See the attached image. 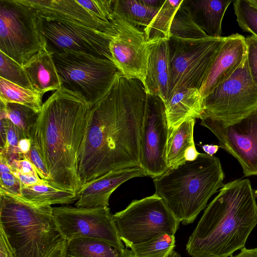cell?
<instances>
[{
	"label": "cell",
	"instance_id": "1",
	"mask_svg": "<svg viewBox=\"0 0 257 257\" xmlns=\"http://www.w3.org/2000/svg\"><path fill=\"white\" fill-rule=\"evenodd\" d=\"M147 95L141 80L121 76L91 107L78 160L81 188L110 171L140 166Z\"/></svg>",
	"mask_w": 257,
	"mask_h": 257
},
{
	"label": "cell",
	"instance_id": "2",
	"mask_svg": "<svg viewBox=\"0 0 257 257\" xmlns=\"http://www.w3.org/2000/svg\"><path fill=\"white\" fill-rule=\"evenodd\" d=\"M91 106L61 87L43 103L31 137L47 169L49 185L78 194V160Z\"/></svg>",
	"mask_w": 257,
	"mask_h": 257
},
{
	"label": "cell",
	"instance_id": "3",
	"mask_svg": "<svg viewBox=\"0 0 257 257\" xmlns=\"http://www.w3.org/2000/svg\"><path fill=\"white\" fill-rule=\"evenodd\" d=\"M257 225V204L248 179L224 185L189 236L191 257H228L245 246Z\"/></svg>",
	"mask_w": 257,
	"mask_h": 257
},
{
	"label": "cell",
	"instance_id": "4",
	"mask_svg": "<svg viewBox=\"0 0 257 257\" xmlns=\"http://www.w3.org/2000/svg\"><path fill=\"white\" fill-rule=\"evenodd\" d=\"M0 229L14 257H67L68 240L58 229L51 206L0 193Z\"/></svg>",
	"mask_w": 257,
	"mask_h": 257
},
{
	"label": "cell",
	"instance_id": "5",
	"mask_svg": "<svg viewBox=\"0 0 257 257\" xmlns=\"http://www.w3.org/2000/svg\"><path fill=\"white\" fill-rule=\"evenodd\" d=\"M224 174L219 159L200 153L154 178L156 194L167 204L183 225L192 223L207 205L209 199L222 188Z\"/></svg>",
	"mask_w": 257,
	"mask_h": 257
},
{
	"label": "cell",
	"instance_id": "6",
	"mask_svg": "<svg viewBox=\"0 0 257 257\" xmlns=\"http://www.w3.org/2000/svg\"><path fill=\"white\" fill-rule=\"evenodd\" d=\"M62 88L81 96L91 107L122 76L113 61L71 50L52 54Z\"/></svg>",
	"mask_w": 257,
	"mask_h": 257
},
{
	"label": "cell",
	"instance_id": "7",
	"mask_svg": "<svg viewBox=\"0 0 257 257\" xmlns=\"http://www.w3.org/2000/svg\"><path fill=\"white\" fill-rule=\"evenodd\" d=\"M120 239L128 248L163 234L175 235L180 222L157 194L133 200L114 214Z\"/></svg>",
	"mask_w": 257,
	"mask_h": 257
},
{
	"label": "cell",
	"instance_id": "8",
	"mask_svg": "<svg viewBox=\"0 0 257 257\" xmlns=\"http://www.w3.org/2000/svg\"><path fill=\"white\" fill-rule=\"evenodd\" d=\"M44 47L35 10L21 0H0V51L23 66Z\"/></svg>",
	"mask_w": 257,
	"mask_h": 257
},
{
	"label": "cell",
	"instance_id": "9",
	"mask_svg": "<svg viewBox=\"0 0 257 257\" xmlns=\"http://www.w3.org/2000/svg\"><path fill=\"white\" fill-rule=\"evenodd\" d=\"M226 37L200 39L170 37L172 83L169 96L183 88L200 90Z\"/></svg>",
	"mask_w": 257,
	"mask_h": 257
},
{
	"label": "cell",
	"instance_id": "10",
	"mask_svg": "<svg viewBox=\"0 0 257 257\" xmlns=\"http://www.w3.org/2000/svg\"><path fill=\"white\" fill-rule=\"evenodd\" d=\"M257 108V85L250 76L246 56L240 66L202 99L200 117L224 122L237 121Z\"/></svg>",
	"mask_w": 257,
	"mask_h": 257
},
{
	"label": "cell",
	"instance_id": "11",
	"mask_svg": "<svg viewBox=\"0 0 257 257\" xmlns=\"http://www.w3.org/2000/svg\"><path fill=\"white\" fill-rule=\"evenodd\" d=\"M59 230L68 241L75 238H92L124 249L114 218L108 207L81 208L69 206L52 207Z\"/></svg>",
	"mask_w": 257,
	"mask_h": 257
},
{
	"label": "cell",
	"instance_id": "12",
	"mask_svg": "<svg viewBox=\"0 0 257 257\" xmlns=\"http://www.w3.org/2000/svg\"><path fill=\"white\" fill-rule=\"evenodd\" d=\"M39 25L45 47L52 54L71 50L112 61L109 44L113 36L82 26L48 20L40 16Z\"/></svg>",
	"mask_w": 257,
	"mask_h": 257
},
{
	"label": "cell",
	"instance_id": "13",
	"mask_svg": "<svg viewBox=\"0 0 257 257\" xmlns=\"http://www.w3.org/2000/svg\"><path fill=\"white\" fill-rule=\"evenodd\" d=\"M200 119V124L216 136L219 147L239 162L244 176L257 175V108L231 123L210 117Z\"/></svg>",
	"mask_w": 257,
	"mask_h": 257
},
{
	"label": "cell",
	"instance_id": "14",
	"mask_svg": "<svg viewBox=\"0 0 257 257\" xmlns=\"http://www.w3.org/2000/svg\"><path fill=\"white\" fill-rule=\"evenodd\" d=\"M169 130L163 100L147 93L141 134L140 167L146 176L159 177L169 170L167 147Z\"/></svg>",
	"mask_w": 257,
	"mask_h": 257
},
{
	"label": "cell",
	"instance_id": "15",
	"mask_svg": "<svg viewBox=\"0 0 257 257\" xmlns=\"http://www.w3.org/2000/svg\"><path fill=\"white\" fill-rule=\"evenodd\" d=\"M112 23L116 32L109 44L113 62L123 77L144 84L150 55L144 32L114 13Z\"/></svg>",
	"mask_w": 257,
	"mask_h": 257
},
{
	"label": "cell",
	"instance_id": "16",
	"mask_svg": "<svg viewBox=\"0 0 257 257\" xmlns=\"http://www.w3.org/2000/svg\"><path fill=\"white\" fill-rule=\"evenodd\" d=\"M34 9L40 17L48 20L72 23L107 34L116 32L112 23L92 16L76 0H21Z\"/></svg>",
	"mask_w": 257,
	"mask_h": 257
},
{
	"label": "cell",
	"instance_id": "17",
	"mask_svg": "<svg viewBox=\"0 0 257 257\" xmlns=\"http://www.w3.org/2000/svg\"><path fill=\"white\" fill-rule=\"evenodd\" d=\"M146 176L140 166L110 171L92 180L81 188L75 206L81 208L108 207L112 192L125 181Z\"/></svg>",
	"mask_w": 257,
	"mask_h": 257
},
{
	"label": "cell",
	"instance_id": "18",
	"mask_svg": "<svg viewBox=\"0 0 257 257\" xmlns=\"http://www.w3.org/2000/svg\"><path fill=\"white\" fill-rule=\"evenodd\" d=\"M246 56L245 38L238 34L226 37L200 89L202 98L227 79Z\"/></svg>",
	"mask_w": 257,
	"mask_h": 257
},
{
	"label": "cell",
	"instance_id": "19",
	"mask_svg": "<svg viewBox=\"0 0 257 257\" xmlns=\"http://www.w3.org/2000/svg\"><path fill=\"white\" fill-rule=\"evenodd\" d=\"M148 59L145 88L147 93L160 97L165 103L172 83V69L168 39L148 42Z\"/></svg>",
	"mask_w": 257,
	"mask_h": 257
},
{
	"label": "cell",
	"instance_id": "20",
	"mask_svg": "<svg viewBox=\"0 0 257 257\" xmlns=\"http://www.w3.org/2000/svg\"><path fill=\"white\" fill-rule=\"evenodd\" d=\"M32 90L43 95L58 90L62 84L52 54L46 47L31 57L23 66Z\"/></svg>",
	"mask_w": 257,
	"mask_h": 257
},
{
	"label": "cell",
	"instance_id": "21",
	"mask_svg": "<svg viewBox=\"0 0 257 257\" xmlns=\"http://www.w3.org/2000/svg\"><path fill=\"white\" fill-rule=\"evenodd\" d=\"M202 97L195 88L175 90L164 103L169 130L192 118H200L202 113Z\"/></svg>",
	"mask_w": 257,
	"mask_h": 257
},
{
	"label": "cell",
	"instance_id": "22",
	"mask_svg": "<svg viewBox=\"0 0 257 257\" xmlns=\"http://www.w3.org/2000/svg\"><path fill=\"white\" fill-rule=\"evenodd\" d=\"M231 1L183 0L181 6L189 12L196 24L208 36L221 37V24Z\"/></svg>",
	"mask_w": 257,
	"mask_h": 257
},
{
	"label": "cell",
	"instance_id": "23",
	"mask_svg": "<svg viewBox=\"0 0 257 257\" xmlns=\"http://www.w3.org/2000/svg\"><path fill=\"white\" fill-rule=\"evenodd\" d=\"M195 119H189L169 130L167 147V163L169 169L175 168L186 161L187 149L195 145L193 132Z\"/></svg>",
	"mask_w": 257,
	"mask_h": 257
},
{
	"label": "cell",
	"instance_id": "24",
	"mask_svg": "<svg viewBox=\"0 0 257 257\" xmlns=\"http://www.w3.org/2000/svg\"><path fill=\"white\" fill-rule=\"evenodd\" d=\"M67 257H130V250L100 239L78 237L68 241Z\"/></svg>",
	"mask_w": 257,
	"mask_h": 257
},
{
	"label": "cell",
	"instance_id": "25",
	"mask_svg": "<svg viewBox=\"0 0 257 257\" xmlns=\"http://www.w3.org/2000/svg\"><path fill=\"white\" fill-rule=\"evenodd\" d=\"M19 197L32 203L51 206L72 203L78 200L79 195L49 184H36L22 187Z\"/></svg>",
	"mask_w": 257,
	"mask_h": 257
},
{
	"label": "cell",
	"instance_id": "26",
	"mask_svg": "<svg viewBox=\"0 0 257 257\" xmlns=\"http://www.w3.org/2000/svg\"><path fill=\"white\" fill-rule=\"evenodd\" d=\"M160 9L148 5L144 0H113V3L114 14L143 32Z\"/></svg>",
	"mask_w": 257,
	"mask_h": 257
},
{
	"label": "cell",
	"instance_id": "27",
	"mask_svg": "<svg viewBox=\"0 0 257 257\" xmlns=\"http://www.w3.org/2000/svg\"><path fill=\"white\" fill-rule=\"evenodd\" d=\"M183 0L165 1L144 32L148 42L170 38L173 18Z\"/></svg>",
	"mask_w": 257,
	"mask_h": 257
},
{
	"label": "cell",
	"instance_id": "28",
	"mask_svg": "<svg viewBox=\"0 0 257 257\" xmlns=\"http://www.w3.org/2000/svg\"><path fill=\"white\" fill-rule=\"evenodd\" d=\"M37 91L26 88L0 77V99L4 103H17L40 112L43 104Z\"/></svg>",
	"mask_w": 257,
	"mask_h": 257
},
{
	"label": "cell",
	"instance_id": "29",
	"mask_svg": "<svg viewBox=\"0 0 257 257\" xmlns=\"http://www.w3.org/2000/svg\"><path fill=\"white\" fill-rule=\"evenodd\" d=\"M175 247V235L163 234L130 245V257H167Z\"/></svg>",
	"mask_w": 257,
	"mask_h": 257
},
{
	"label": "cell",
	"instance_id": "30",
	"mask_svg": "<svg viewBox=\"0 0 257 257\" xmlns=\"http://www.w3.org/2000/svg\"><path fill=\"white\" fill-rule=\"evenodd\" d=\"M4 104L8 118L19 128L26 138L31 139L40 112L17 103Z\"/></svg>",
	"mask_w": 257,
	"mask_h": 257
},
{
	"label": "cell",
	"instance_id": "31",
	"mask_svg": "<svg viewBox=\"0 0 257 257\" xmlns=\"http://www.w3.org/2000/svg\"><path fill=\"white\" fill-rule=\"evenodd\" d=\"M208 36L193 21L188 11L181 5L173 18L170 37L195 39Z\"/></svg>",
	"mask_w": 257,
	"mask_h": 257
},
{
	"label": "cell",
	"instance_id": "32",
	"mask_svg": "<svg viewBox=\"0 0 257 257\" xmlns=\"http://www.w3.org/2000/svg\"><path fill=\"white\" fill-rule=\"evenodd\" d=\"M233 8L240 28L257 38V7L250 0H237Z\"/></svg>",
	"mask_w": 257,
	"mask_h": 257
},
{
	"label": "cell",
	"instance_id": "33",
	"mask_svg": "<svg viewBox=\"0 0 257 257\" xmlns=\"http://www.w3.org/2000/svg\"><path fill=\"white\" fill-rule=\"evenodd\" d=\"M0 58V77L21 87L32 89L23 67L1 51Z\"/></svg>",
	"mask_w": 257,
	"mask_h": 257
},
{
	"label": "cell",
	"instance_id": "34",
	"mask_svg": "<svg viewBox=\"0 0 257 257\" xmlns=\"http://www.w3.org/2000/svg\"><path fill=\"white\" fill-rule=\"evenodd\" d=\"M94 18L112 23L113 0H76Z\"/></svg>",
	"mask_w": 257,
	"mask_h": 257
},
{
	"label": "cell",
	"instance_id": "35",
	"mask_svg": "<svg viewBox=\"0 0 257 257\" xmlns=\"http://www.w3.org/2000/svg\"><path fill=\"white\" fill-rule=\"evenodd\" d=\"M246 60L251 79L257 85V38L251 35L245 38Z\"/></svg>",
	"mask_w": 257,
	"mask_h": 257
},
{
	"label": "cell",
	"instance_id": "36",
	"mask_svg": "<svg viewBox=\"0 0 257 257\" xmlns=\"http://www.w3.org/2000/svg\"><path fill=\"white\" fill-rule=\"evenodd\" d=\"M0 185V193L9 194L18 197L20 196L22 185L13 171L1 173Z\"/></svg>",
	"mask_w": 257,
	"mask_h": 257
},
{
	"label": "cell",
	"instance_id": "37",
	"mask_svg": "<svg viewBox=\"0 0 257 257\" xmlns=\"http://www.w3.org/2000/svg\"><path fill=\"white\" fill-rule=\"evenodd\" d=\"M34 166L39 176L48 181L49 175L46 165L35 147L32 145L29 152L24 155Z\"/></svg>",
	"mask_w": 257,
	"mask_h": 257
},
{
	"label": "cell",
	"instance_id": "38",
	"mask_svg": "<svg viewBox=\"0 0 257 257\" xmlns=\"http://www.w3.org/2000/svg\"><path fill=\"white\" fill-rule=\"evenodd\" d=\"M9 164L14 172L23 175L39 176L33 164L26 158L19 160H13Z\"/></svg>",
	"mask_w": 257,
	"mask_h": 257
},
{
	"label": "cell",
	"instance_id": "39",
	"mask_svg": "<svg viewBox=\"0 0 257 257\" xmlns=\"http://www.w3.org/2000/svg\"><path fill=\"white\" fill-rule=\"evenodd\" d=\"M13 173L20 180L22 187L36 184H49L48 181L42 179L39 176H27L14 172Z\"/></svg>",
	"mask_w": 257,
	"mask_h": 257
},
{
	"label": "cell",
	"instance_id": "40",
	"mask_svg": "<svg viewBox=\"0 0 257 257\" xmlns=\"http://www.w3.org/2000/svg\"><path fill=\"white\" fill-rule=\"evenodd\" d=\"M0 257H14L4 231L0 229Z\"/></svg>",
	"mask_w": 257,
	"mask_h": 257
},
{
	"label": "cell",
	"instance_id": "41",
	"mask_svg": "<svg viewBox=\"0 0 257 257\" xmlns=\"http://www.w3.org/2000/svg\"><path fill=\"white\" fill-rule=\"evenodd\" d=\"M8 118H0L1 120V141H0V148L1 151H2L5 148L7 142V131Z\"/></svg>",
	"mask_w": 257,
	"mask_h": 257
},
{
	"label": "cell",
	"instance_id": "42",
	"mask_svg": "<svg viewBox=\"0 0 257 257\" xmlns=\"http://www.w3.org/2000/svg\"><path fill=\"white\" fill-rule=\"evenodd\" d=\"M31 146V140L27 138L22 139L18 144V148L20 153L24 155L29 152Z\"/></svg>",
	"mask_w": 257,
	"mask_h": 257
},
{
	"label": "cell",
	"instance_id": "43",
	"mask_svg": "<svg viewBox=\"0 0 257 257\" xmlns=\"http://www.w3.org/2000/svg\"><path fill=\"white\" fill-rule=\"evenodd\" d=\"M231 257H257V248L249 249L243 247L238 253Z\"/></svg>",
	"mask_w": 257,
	"mask_h": 257
},
{
	"label": "cell",
	"instance_id": "44",
	"mask_svg": "<svg viewBox=\"0 0 257 257\" xmlns=\"http://www.w3.org/2000/svg\"><path fill=\"white\" fill-rule=\"evenodd\" d=\"M200 153L197 151L195 145L189 147L185 152V158L186 161H193L195 160Z\"/></svg>",
	"mask_w": 257,
	"mask_h": 257
},
{
	"label": "cell",
	"instance_id": "45",
	"mask_svg": "<svg viewBox=\"0 0 257 257\" xmlns=\"http://www.w3.org/2000/svg\"><path fill=\"white\" fill-rule=\"evenodd\" d=\"M201 147L206 154L213 156L217 152L219 146L214 145L206 144L201 145Z\"/></svg>",
	"mask_w": 257,
	"mask_h": 257
},
{
	"label": "cell",
	"instance_id": "46",
	"mask_svg": "<svg viewBox=\"0 0 257 257\" xmlns=\"http://www.w3.org/2000/svg\"><path fill=\"white\" fill-rule=\"evenodd\" d=\"M167 257H181L180 254L175 250H173Z\"/></svg>",
	"mask_w": 257,
	"mask_h": 257
},
{
	"label": "cell",
	"instance_id": "47",
	"mask_svg": "<svg viewBox=\"0 0 257 257\" xmlns=\"http://www.w3.org/2000/svg\"><path fill=\"white\" fill-rule=\"evenodd\" d=\"M251 2L257 7V0H250Z\"/></svg>",
	"mask_w": 257,
	"mask_h": 257
},
{
	"label": "cell",
	"instance_id": "48",
	"mask_svg": "<svg viewBox=\"0 0 257 257\" xmlns=\"http://www.w3.org/2000/svg\"><path fill=\"white\" fill-rule=\"evenodd\" d=\"M254 195H255V197H257V190H256L254 192Z\"/></svg>",
	"mask_w": 257,
	"mask_h": 257
}]
</instances>
